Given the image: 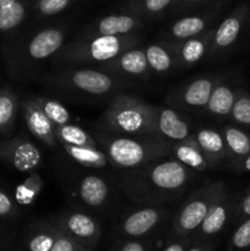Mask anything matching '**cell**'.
Listing matches in <instances>:
<instances>
[{
	"label": "cell",
	"instance_id": "obj_38",
	"mask_svg": "<svg viewBox=\"0 0 250 251\" xmlns=\"http://www.w3.org/2000/svg\"><path fill=\"white\" fill-rule=\"evenodd\" d=\"M250 217V188L245 191L244 194H242L239 199V202H238L237 210H235L234 216H233L232 223L238 225L242 221L247 220Z\"/></svg>",
	"mask_w": 250,
	"mask_h": 251
},
{
	"label": "cell",
	"instance_id": "obj_43",
	"mask_svg": "<svg viewBox=\"0 0 250 251\" xmlns=\"http://www.w3.org/2000/svg\"><path fill=\"white\" fill-rule=\"evenodd\" d=\"M17 0H0V7H5V6H10L14 2H16Z\"/></svg>",
	"mask_w": 250,
	"mask_h": 251
},
{
	"label": "cell",
	"instance_id": "obj_17",
	"mask_svg": "<svg viewBox=\"0 0 250 251\" xmlns=\"http://www.w3.org/2000/svg\"><path fill=\"white\" fill-rule=\"evenodd\" d=\"M144 27L141 16L136 14H117L102 17L85 31L83 36H126Z\"/></svg>",
	"mask_w": 250,
	"mask_h": 251
},
{
	"label": "cell",
	"instance_id": "obj_12",
	"mask_svg": "<svg viewBox=\"0 0 250 251\" xmlns=\"http://www.w3.org/2000/svg\"><path fill=\"white\" fill-rule=\"evenodd\" d=\"M96 69L120 78L126 77L137 80H147L152 73L145 50L140 48L127 49L115 58L98 65Z\"/></svg>",
	"mask_w": 250,
	"mask_h": 251
},
{
	"label": "cell",
	"instance_id": "obj_16",
	"mask_svg": "<svg viewBox=\"0 0 250 251\" xmlns=\"http://www.w3.org/2000/svg\"><path fill=\"white\" fill-rule=\"evenodd\" d=\"M22 114H24L25 123L34 137L47 145L48 147L58 146L56 139V126L49 120V118L42 112L41 108L37 105L32 97L26 98L22 102Z\"/></svg>",
	"mask_w": 250,
	"mask_h": 251
},
{
	"label": "cell",
	"instance_id": "obj_41",
	"mask_svg": "<svg viewBox=\"0 0 250 251\" xmlns=\"http://www.w3.org/2000/svg\"><path fill=\"white\" fill-rule=\"evenodd\" d=\"M232 171H234L238 174L250 173V152L245 157H243L239 161L234 162V163L229 164Z\"/></svg>",
	"mask_w": 250,
	"mask_h": 251
},
{
	"label": "cell",
	"instance_id": "obj_28",
	"mask_svg": "<svg viewBox=\"0 0 250 251\" xmlns=\"http://www.w3.org/2000/svg\"><path fill=\"white\" fill-rule=\"evenodd\" d=\"M19 112V97L10 87L0 88V135L9 136Z\"/></svg>",
	"mask_w": 250,
	"mask_h": 251
},
{
	"label": "cell",
	"instance_id": "obj_33",
	"mask_svg": "<svg viewBox=\"0 0 250 251\" xmlns=\"http://www.w3.org/2000/svg\"><path fill=\"white\" fill-rule=\"evenodd\" d=\"M250 250V217L238 223L237 229L232 234L228 244V251Z\"/></svg>",
	"mask_w": 250,
	"mask_h": 251
},
{
	"label": "cell",
	"instance_id": "obj_2",
	"mask_svg": "<svg viewBox=\"0 0 250 251\" xmlns=\"http://www.w3.org/2000/svg\"><path fill=\"white\" fill-rule=\"evenodd\" d=\"M95 140L117 168L134 169L158 159L171 157V146L147 135H123L96 132Z\"/></svg>",
	"mask_w": 250,
	"mask_h": 251
},
{
	"label": "cell",
	"instance_id": "obj_6",
	"mask_svg": "<svg viewBox=\"0 0 250 251\" xmlns=\"http://www.w3.org/2000/svg\"><path fill=\"white\" fill-rule=\"evenodd\" d=\"M44 81L54 88L78 91L92 96L109 95L129 86V82L124 78L117 77L100 69H69L49 75Z\"/></svg>",
	"mask_w": 250,
	"mask_h": 251
},
{
	"label": "cell",
	"instance_id": "obj_24",
	"mask_svg": "<svg viewBox=\"0 0 250 251\" xmlns=\"http://www.w3.org/2000/svg\"><path fill=\"white\" fill-rule=\"evenodd\" d=\"M58 235V227L49 222L34 223L24 237L26 251H50Z\"/></svg>",
	"mask_w": 250,
	"mask_h": 251
},
{
	"label": "cell",
	"instance_id": "obj_7",
	"mask_svg": "<svg viewBox=\"0 0 250 251\" xmlns=\"http://www.w3.org/2000/svg\"><path fill=\"white\" fill-rule=\"evenodd\" d=\"M171 213L164 206L145 205L123 216L117 232L123 239H151L169 220Z\"/></svg>",
	"mask_w": 250,
	"mask_h": 251
},
{
	"label": "cell",
	"instance_id": "obj_31",
	"mask_svg": "<svg viewBox=\"0 0 250 251\" xmlns=\"http://www.w3.org/2000/svg\"><path fill=\"white\" fill-rule=\"evenodd\" d=\"M27 7L22 0H17L10 6L0 7V33L12 31L26 19Z\"/></svg>",
	"mask_w": 250,
	"mask_h": 251
},
{
	"label": "cell",
	"instance_id": "obj_19",
	"mask_svg": "<svg viewBox=\"0 0 250 251\" xmlns=\"http://www.w3.org/2000/svg\"><path fill=\"white\" fill-rule=\"evenodd\" d=\"M194 139L196 140L199 147L203 152L213 169L217 168L222 163L229 162V156H228L222 131L211 129V127H201L194 134Z\"/></svg>",
	"mask_w": 250,
	"mask_h": 251
},
{
	"label": "cell",
	"instance_id": "obj_26",
	"mask_svg": "<svg viewBox=\"0 0 250 251\" xmlns=\"http://www.w3.org/2000/svg\"><path fill=\"white\" fill-rule=\"evenodd\" d=\"M222 134L227 146L229 162L228 164L239 161L250 152V134L234 125L222 127Z\"/></svg>",
	"mask_w": 250,
	"mask_h": 251
},
{
	"label": "cell",
	"instance_id": "obj_4",
	"mask_svg": "<svg viewBox=\"0 0 250 251\" xmlns=\"http://www.w3.org/2000/svg\"><path fill=\"white\" fill-rule=\"evenodd\" d=\"M153 105L127 93H115L102 115L104 131L153 137Z\"/></svg>",
	"mask_w": 250,
	"mask_h": 251
},
{
	"label": "cell",
	"instance_id": "obj_30",
	"mask_svg": "<svg viewBox=\"0 0 250 251\" xmlns=\"http://www.w3.org/2000/svg\"><path fill=\"white\" fill-rule=\"evenodd\" d=\"M34 102L37 103L42 112L49 118L51 123L55 126H61V125H66L70 123L71 117L69 110L66 109L65 105L61 104L60 102L55 100H50L47 97H32Z\"/></svg>",
	"mask_w": 250,
	"mask_h": 251
},
{
	"label": "cell",
	"instance_id": "obj_36",
	"mask_svg": "<svg viewBox=\"0 0 250 251\" xmlns=\"http://www.w3.org/2000/svg\"><path fill=\"white\" fill-rule=\"evenodd\" d=\"M173 0H141L137 5L136 15L141 16V14L153 16L166 10Z\"/></svg>",
	"mask_w": 250,
	"mask_h": 251
},
{
	"label": "cell",
	"instance_id": "obj_9",
	"mask_svg": "<svg viewBox=\"0 0 250 251\" xmlns=\"http://www.w3.org/2000/svg\"><path fill=\"white\" fill-rule=\"evenodd\" d=\"M240 196L242 193H230L227 189L208 211L200 227L191 235L194 242L213 240L225 229L228 223H232Z\"/></svg>",
	"mask_w": 250,
	"mask_h": 251
},
{
	"label": "cell",
	"instance_id": "obj_20",
	"mask_svg": "<svg viewBox=\"0 0 250 251\" xmlns=\"http://www.w3.org/2000/svg\"><path fill=\"white\" fill-rule=\"evenodd\" d=\"M213 20H215V16L210 14L181 17L169 26L168 31L164 34L163 41L174 43V42H180L184 39L191 38V37L199 36V34L203 33L206 29L212 27L211 24Z\"/></svg>",
	"mask_w": 250,
	"mask_h": 251
},
{
	"label": "cell",
	"instance_id": "obj_8",
	"mask_svg": "<svg viewBox=\"0 0 250 251\" xmlns=\"http://www.w3.org/2000/svg\"><path fill=\"white\" fill-rule=\"evenodd\" d=\"M61 232L82 247L93 249L100 244L102 229L97 220L80 210H64L50 220Z\"/></svg>",
	"mask_w": 250,
	"mask_h": 251
},
{
	"label": "cell",
	"instance_id": "obj_25",
	"mask_svg": "<svg viewBox=\"0 0 250 251\" xmlns=\"http://www.w3.org/2000/svg\"><path fill=\"white\" fill-rule=\"evenodd\" d=\"M144 50L150 68L153 73L168 74L178 66L173 49L167 42L162 41L159 43L149 44Z\"/></svg>",
	"mask_w": 250,
	"mask_h": 251
},
{
	"label": "cell",
	"instance_id": "obj_32",
	"mask_svg": "<svg viewBox=\"0 0 250 251\" xmlns=\"http://www.w3.org/2000/svg\"><path fill=\"white\" fill-rule=\"evenodd\" d=\"M229 119L240 126L250 129V93L238 88L237 98L230 112Z\"/></svg>",
	"mask_w": 250,
	"mask_h": 251
},
{
	"label": "cell",
	"instance_id": "obj_11",
	"mask_svg": "<svg viewBox=\"0 0 250 251\" xmlns=\"http://www.w3.org/2000/svg\"><path fill=\"white\" fill-rule=\"evenodd\" d=\"M153 137L162 144L172 146L193 136L190 124L175 109L161 105H153L152 115Z\"/></svg>",
	"mask_w": 250,
	"mask_h": 251
},
{
	"label": "cell",
	"instance_id": "obj_5",
	"mask_svg": "<svg viewBox=\"0 0 250 251\" xmlns=\"http://www.w3.org/2000/svg\"><path fill=\"white\" fill-rule=\"evenodd\" d=\"M227 189L225 181H212L196 189L172 218L167 239L191 237Z\"/></svg>",
	"mask_w": 250,
	"mask_h": 251
},
{
	"label": "cell",
	"instance_id": "obj_40",
	"mask_svg": "<svg viewBox=\"0 0 250 251\" xmlns=\"http://www.w3.org/2000/svg\"><path fill=\"white\" fill-rule=\"evenodd\" d=\"M194 240L191 237L175 238V239H167L166 247L161 251H188Z\"/></svg>",
	"mask_w": 250,
	"mask_h": 251
},
{
	"label": "cell",
	"instance_id": "obj_21",
	"mask_svg": "<svg viewBox=\"0 0 250 251\" xmlns=\"http://www.w3.org/2000/svg\"><path fill=\"white\" fill-rule=\"evenodd\" d=\"M237 92L238 88L220 76L211 93L205 112L217 119H228L237 98Z\"/></svg>",
	"mask_w": 250,
	"mask_h": 251
},
{
	"label": "cell",
	"instance_id": "obj_35",
	"mask_svg": "<svg viewBox=\"0 0 250 251\" xmlns=\"http://www.w3.org/2000/svg\"><path fill=\"white\" fill-rule=\"evenodd\" d=\"M112 251H154L151 239H123Z\"/></svg>",
	"mask_w": 250,
	"mask_h": 251
},
{
	"label": "cell",
	"instance_id": "obj_23",
	"mask_svg": "<svg viewBox=\"0 0 250 251\" xmlns=\"http://www.w3.org/2000/svg\"><path fill=\"white\" fill-rule=\"evenodd\" d=\"M109 194V184L98 176H86L78 184V196L81 201L93 210L104 207Z\"/></svg>",
	"mask_w": 250,
	"mask_h": 251
},
{
	"label": "cell",
	"instance_id": "obj_13",
	"mask_svg": "<svg viewBox=\"0 0 250 251\" xmlns=\"http://www.w3.org/2000/svg\"><path fill=\"white\" fill-rule=\"evenodd\" d=\"M248 15H249L248 5L242 4L233 10L217 27H215L210 51H208L210 58H216L234 46L242 33Z\"/></svg>",
	"mask_w": 250,
	"mask_h": 251
},
{
	"label": "cell",
	"instance_id": "obj_18",
	"mask_svg": "<svg viewBox=\"0 0 250 251\" xmlns=\"http://www.w3.org/2000/svg\"><path fill=\"white\" fill-rule=\"evenodd\" d=\"M65 32L56 27L37 32L26 47V58L39 61L55 55L64 46Z\"/></svg>",
	"mask_w": 250,
	"mask_h": 251
},
{
	"label": "cell",
	"instance_id": "obj_34",
	"mask_svg": "<svg viewBox=\"0 0 250 251\" xmlns=\"http://www.w3.org/2000/svg\"><path fill=\"white\" fill-rule=\"evenodd\" d=\"M74 0H37L34 9L42 16L56 15L70 6Z\"/></svg>",
	"mask_w": 250,
	"mask_h": 251
},
{
	"label": "cell",
	"instance_id": "obj_1",
	"mask_svg": "<svg viewBox=\"0 0 250 251\" xmlns=\"http://www.w3.org/2000/svg\"><path fill=\"white\" fill-rule=\"evenodd\" d=\"M167 158L129 169L122 176V188L132 201L141 205L163 206L183 195L193 179L194 171L176 159Z\"/></svg>",
	"mask_w": 250,
	"mask_h": 251
},
{
	"label": "cell",
	"instance_id": "obj_42",
	"mask_svg": "<svg viewBox=\"0 0 250 251\" xmlns=\"http://www.w3.org/2000/svg\"><path fill=\"white\" fill-rule=\"evenodd\" d=\"M215 242L213 240H207V242H194L188 251H215Z\"/></svg>",
	"mask_w": 250,
	"mask_h": 251
},
{
	"label": "cell",
	"instance_id": "obj_29",
	"mask_svg": "<svg viewBox=\"0 0 250 251\" xmlns=\"http://www.w3.org/2000/svg\"><path fill=\"white\" fill-rule=\"evenodd\" d=\"M56 139L60 145H74L80 147H93V149H100L95 137L88 134L82 127L75 124L61 125L56 126Z\"/></svg>",
	"mask_w": 250,
	"mask_h": 251
},
{
	"label": "cell",
	"instance_id": "obj_39",
	"mask_svg": "<svg viewBox=\"0 0 250 251\" xmlns=\"http://www.w3.org/2000/svg\"><path fill=\"white\" fill-rule=\"evenodd\" d=\"M17 215V207L14 200L0 189V218H11Z\"/></svg>",
	"mask_w": 250,
	"mask_h": 251
},
{
	"label": "cell",
	"instance_id": "obj_37",
	"mask_svg": "<svg viewBox=\"0 0 250 251\" xmlns=\"http://www.w3.org/2000/svg\"><path fill=\"white\" fill-rule=\"evenodd\" d=\"M50 251H95L93 249H88V248L82 247L75 240L71 239L70 237L61 232L58 228V235H56L55 243H54L53 248Z\"/></svg>",
	"mask_w": 250,
	"mask_h": 251
},
{
	"label": "cell",
	"instance_id": "obj_22",
	"mask_svg": "<svg viewBox=\"0 0 250 251\" xmlns=\"http://www.w3.org/2000/svg\"><path fill=\"white\" fill-rule=\"evenodd\" d=\"M171 156L188 168L193 169L194 172H206L208 169H213L208 159L199 147L196 140L194 139V134L193 136L183 141L172 145Z\"/></svg>",
	"mask_w": 250,
	"mask_h": 251
},
{
	"label": "cell",
	"instance_id": "obj_3",
	"mask_svg": "<svg viewBox=\"0 0 250 251\" xmlns=\"http://www.w3.org/2000/svg\"><path fill=\"white\" fill-rule=\"evenodd\" d=\"M140 43L136 33L126 36H81L55 54V61L66 65L100 64L115 58Z\"/></svg>",
	"mask_w": 250,
	"mask_h": 251
},
{
	"label": "cell",
	"instance_id": "obj_15",
	"mask_svg": "<svg viewBox=\"0 0 250 251\" xmlns=\"http://www.w3.org/2000/svg\"><path fill=\"white\" fill-rule=\"evenodd\" d=\"M213 31H215V27H210L203 33L196 37H191L180 42H174V43L167 42L173 49L178 66L191 68L208 56Z\"/></svg>",
	"mask_w": 250,
	"mask_h": 251
},
{
	"label": "cell",
	"instance_id": "obj_44",
	"mask_svg": "<svg viewBox=\"0 0 250 251\" xmlns=\"http://www.w3.org/2000/svg\"><path fill=\"white\" fill-rule=\"evenodd\" d=\"M185 2H190V4H196V2H201L205 1V0H184Z\"/></svg>",
	"mask_w": 250,
	"mask_h": 251
},
{
	"label": "cell",
	"instance_id": "obj_27",
	"mask_svg": "<svg viewBox=\"0 0 250 251\" xmlns=\"http://www.w3.org/2000/svg\"><path fill=\"white\" fill-rule=\"evenodd\" d=\"M64 151L69 157L77 164L87 168L100 169L110 166L107 154L100 149L93 147H80L74 145H61Z\"/></svg>",
	"mask_w": 250,
	"mask_h": 251
},
{
	"label": "cell",
	"instance_id": "obj_10",
	"mask_svg": "<svg viewBox=\"0 0 250 251\" xmlns=\"http://www.w3.org/2000/svg\"><path fill=\"white\" fill-rule=\"evenodd\" d=\"M0 161L19 172H31L42 163L38 147L24 135L0 140Z\"/></svg>",
	"mask_w": 250,
	"mask_h": 251
},
{
	"label": "cell",
	"instance_id": "obj_14",
	"mask_svg": "<svg viewBox=\"0 0 250 251\" xmlns=\"http://www.w3.org/2000/svg\"><path fill=\"white\" fill-rule=\"evenodd\" d=\"M218 78L220 76L217 75H208L190 81L184 87H181L175 93V96H173L174 103L176 107L183 108V109L205 112L206 105Z\"/></svg>",
	"mask_w": 250,
	"mask_h": 251
}]
</instances>
